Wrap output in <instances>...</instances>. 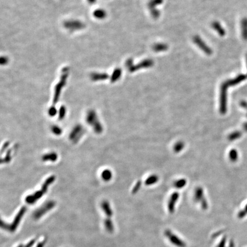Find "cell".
<instances>
[{"label":"cell","mask_w":247,"mask_h":247,"mask_svg":"<svg viewBox=\"0 0 247 247\" xmlns=\"http://www.w3.org/2000/svg\"><path fill=\"white\" fill-rule=\"evenodd\" d=\"M167 47L164 45H158L156 46H154L153 47V49L154 51H161L164 49H166Z\"/></svg>","instance_id":"22"},{"label":"cell","mask_w":247,"mask_h":247,"mask_svg":"<svg viewBox=\"0 0 247 247\" xmlns=\"http://www.w3.org/2000/svg\"><path fill=\"white\" fill-rule=\"evenodd\" d=\"M152 64H153V61L152 60H146V61H144L142 62H141V64H140L138 66L132 67L133 69L131 70V71H134L136 69H137V68L151 67V65H152Z\"/></svg>","instance_id":"10"},{"label":"cell","mask_w":247,"mask_h":247,"mask_svg":"<svg viewBox=\"0 0 247 247\" xmlns=\"http://www.w3.org/2000/svg\"><path fill=\"white\" fill-rule=\"evenodd\" d=\"M242 35L244 39L247 40V18H244L241 21Z\"/></svg>","instance_id":"11"},{"label":"cell","mask_w":247,"mask_h":247,"mask_svg":"<svg viewBox=\"0 0 247 247\" xmlns=\"http://www.w3.org/2000/svg\"><path fill=\"white\" fill-rule=\"evenodd\" d=\"M213 26L220 35H225V30L222 28L220 24H219L218 23H214L213 24Z\"/></svg>","instance_id":"14"},{"label":"cell","mask_w":247,"mask_h":247,"mask_svg":"<svg viewBox=\"0 0 247 247\" xmlns=\"http://www.w3.org/2000/svg\"><path fill=\"white\" fill-rule=\"evenodd\" d=\"M158 180H159V178L156 175H152V176L149 177L145 181V184L147 185H152V184H154L155 183H156L158 181Z\"/></svg>","instance_id":"15"},{"label":"cell","mask_w":247,"mask_h":247,"mask_svg":"<svg viewBox=\"0 0 247 247\" xmlns=\"http://www.w3.org/2000/svg\"><path fill=\"white\" fill-rule=\"evenodd\" d=\"M194 41L195 42V43L196 44H197L199 45V47L202 49L203 50L204 52H205L206 53L210 54L212 52L211 50L207 46V45H205V44L203 42V41L202 40H201L200 37H199L198 36H196L194 38Z\"/></svg>","instance_id":"7"},{"label":"cell","mask_w":247,"mask_h":247,"mask_svg":"<svg viewBox=\"0 0 247 247\" xmlns=\"http://www.w3.org/2000/svg\"><path fill=\"white\" fill-rule=\"evenodd\" d=\"M244 128H245V130H247V124H246L244 125Z\"/></svg>","instance_id":"29"},{"label":"cell","mask_w":247,"mask_h":247,"mask_svg":"<svg viewBox=\"0 0 247 247\" xmlns=\"http://www.w3.org/2000/svg\"><path fill=\"white\" fill-rule=\"evenodd\" d=\"M65 115V108L64 106H62L60 109L59 113V119L61 120L64 117Z\"/></svg>","instance_id":"23"},{"label":"cell","mask_w":247,"mask_h":247,"mask_svg":"<svg viewBox=\"0 0 247 247\" xmlns=\"http://www.w3.org/2000/svg\"><path fill=\"white\" fill-rule=\"evenodd\" d=\"M17 247H25V246H23V245H20L19 246H18Z\"/></svg>","instance_id":"30"},{"label":"cell","mask_w":247,"mask_h":247,"mask_svg":"<svg viewBox=\"0 0 247 247\" xmlns=\"http://www.w3.org/2000/svg\"><path fill=\"white\" fill-rule=\"evenodd\" d=\"M102 177L104 180L105 181H109L110 180L112 177V173L109 170H105L102 173Z\"/></svg>","instance_id":"16"},{"label":"cell","mask_w":247,"mask_h":247,"mask_svg":"<svg viewBox=\"0 0 247 247\" xmlns=\"http://www.w3.org/2000/svg\"><path fill=\"white\" fill-rule=\"evenodd\" d=\"M45 241H42V242H41L40 243H39V244L37 245V247H44V244H45Z\"/></svg>","instance_id":"28"},{"label":"cell","mask_w":247,"mask_h":247,"mask_svg":"<svg viewBox=\"0 0 247 247\" xmlns=\"http://www.w3.org/2000/svg\"><path fill=\"white\" fill-rule=\"evenodd\" d=\"M86 122L91 126H92L94 131L97 133H100L103 131V127L99 122L97 115L93 110H91L86 116Z\"/></svg>","instance_id":"3"},{"label":"cell","mask_w":247,"mask_h":247,"mask_svg":"<svg viewBox=\"0 0 247 247\" xmlns=\"http://www.w3.org/2000/svg\"><path fill=\"white\" fill-rule=\"evenodd\" d=\"M186 184V181L184 179H181L180 180L177 181L175 183L174 186L177 188H181L185 186Z\"/></svg>","instance_id":"18"},{"label":"cell","mask_w":247,"mask_h":247,"mask_svg":"<svg viewBox=\"0 0 247 247\" xmlns=\"http://www.w3.org/2000/svg\"><path fill=\"white\" fill-rule=\"evenodd\" d=\"M49 114L51 116H53L56 115V108L54 106L53 107H52L51 108H50V109L49 110Z\"/></svg>","instance_id":"27"},{"label":"cell","mask_w":247,"mask_h":247,"mask_svg":"<svg viewBox=\"0 0 247 247\" xmlns=\"http://www.w3.org/2000/svg\"><path fill=\"white\" fill-rule=\"evenodd\" d=\"M104 225L106 231L109 232H112L113 231V225L110 218H106L104 221Z\"/></svg>","instance_id":"13"},{"label":"cell","mask_w":247,"mask_h":247,"mask_svg":"<svg viewBox=\"0 0 247 247\" xmlns=\"http://www.w3.org/2000/svg\"><path fill=\"white\" fill-rule=\"evenodd\" d=\"M54 180L55 177L53 176L49 177L43 184L42 188L41 190L36 192L35 193L29 195L26 197V202L29 204H33L35 203L36 201L40 199L47 192L48 186L51 184L54 181Z\"/></svg>","instance_id":"1"},{"label":"cell","mask_w":247,"mask_h":247,"mask_svg":"<svg viewBox=\"0 0 247 247\" xmlns=\"http://www.w3.org/2000/svg\"><path fill=\"white\" fill-rule=\"evenodd\" d=\"M203 197V192H202V189L201 188H198L196 189V193H195V198L196 200L197 201H199V200H202V198ZM201 201V202H202Z\"/></svg>","instance_id":"17"},{"label":"cell","mask_w":247,"mask_h":247,"mask_svg":"<svg viewBox=\"0 0 247 247\" xmlns=\"http://www.w3.org/2000/svg\"><path fill=\"white\" fill-rule=\"evenodd\" d=\"M247 78V76L244 74H240L239 75L238 77H237L236 79H234V80H228L226 82L224 83V86H225V87L228 88L229 86H232V85H235L236 84H237L238 83H239L243 80H244L246 79Z\"/></svg>","instance_id":"6"},{"label":"cell","mask_w":247,"mask_h":247,"mask_svg":"<svg viewBox=\"0 0 247 247\" xmlns=\"http://www.w3.org/2000/svg\"><path fill=\"white\" fill-rule=\"evenodd\" d=\"M52 130H53V132L57 135H59L61 133V130L57 126H54L52 128Z\"/></svg>","instance_id":"26"},{"label":"cell","mask_w":247,"mask_h":247,"mask_svg":"<svg viewBox=\"0 0 247 247\" xmlns=\"http://www.w3.org/2000/svg\"><path fill=\"white\" fill-rule=\"evenodd\" d=\"M229 157L232 161H235L236 160H237V157H238L237 152H236V150L232 149V150L231 151V152L229 153Z\"/></svg>","instance_id":"20"},{"label":"cell","mask_w":247,"mask_h":247,"mask_svg":"<svg viewBox=\"0 0 247 247\" xmlns=\"http://www.w3.org/2000/svg\"><path fill=\"white\" fill-rule=\"evenodd\" d=\"M241 136V133L239 132H236L234 133H232V134H231L229 136V139L230 140H235L236 139L239 138L240 136Z\"/></svg>","instance_id":"21"},{"label":"cell","mask_w":247,"mask_h":247,"mask_svg":"<svg viewBox=\"0 0 247 247\" xmlns=\"http://www.w3.org/2000/svg\"><path fill=\"white\" fill-rule=\"evenodd\" d=\"M26 211V209L25 207H23V208H21V209L20 210L19 212L16 216L13 222L11 224L5 223L3 222L2 220H1V228L6 230V231H9L11 232H14L16 230L17 226H18L22 218L23 217Z\"/></svg>","instance_id":"2"},{"label":"cell","mask_w":247,"mask_h":247,"mask_svg":"<svg viewBox=\"0 0 247 247\" xmlns=\"http://www.w3.org/2000/svg\"><path fill=\"white\" fill-rule=\"evenodd\" d=\"M56 203L53 201H49L44 205H43L41 207H40L38 209L36 210V211L34 213V217L35 219H38L42 216L44 214L47 212L52 209L55 205Z\"/></svg>","instance_id":"4"},{"label":"cell","mask_w":247,"mask_h":247,"mask_svg":"<svg viewBox=\"0 0 247 247\" xmlns=\"http://www.w3.org/2000/svg\"><path fill=\"white\" fill-rule=\"evenodd\" d=\"M121 74V71L119 69H117L115 71V72H114V74L112 76V81H116L118 79V77H120Z\"/></svg>","instance_id":"24"},{"label":"cell","mask_w":247,"mask_h":247,"mask_svg":"<svg viewBox=\"0 0 247 247\" xmlns=\"http://www.w3.org/2000/svg\"><path fill=\"white\" fill-rule=\"evenodd\" d=\"M178 197V194L177 193H175L174 194L172 195V196L171 197V199L170 201L169 202V205H168L169 209L171 212L173 211V208H174L175 203L176 202Z\"/></svg>","instance_id":"9"},{"label":"cell","mask_w":247,"mask_h":247,"mask_svg":"<svg viewBox=\"0 0 247 247\" xmlns=\"http://www.w3.org/2000/svg\"><path fill=\"white\" fill-rule=\"evenodd\" d=\"M84 131L81 126L77 125L74 129L73 130L70 134V139L72 141L76 142L80 140L81 137L83 135Z\"/></svg>","instance_id":"5"},{"label":"cell","mask_w":247,"mask_h":247,"mask_svg":"<svg viewBox=\"0 0 247 247\" xmlns=\"http://www.w3.org/2000/svg\"><path fill=\"white\" fill-rule=\"evenodd\" d=\"M57 159V155L56 153H49L42 157L43 161H54Z\"/></svg>","instance_id":"12"},{"label":"cell","mask_w":247,"mask_h":247,"mask_svg":"<svg viewBox=\"0 0 247 247\" xmlns=\"http://www.w3.org/2000/svg\"><path fill=\"white\" fill-rule=\"evenodd\" d=\"M101 207L104 212H105V213L107 216V218H110L111 216H112L113 213H112V211L111 209V208L109 205V202L107 201H104L102 202Z\"/></svg>","instance_id":"8"},{"label":"cell","mask_w":247,"mask_h":247,"mask_svg":"<svg viewBox=\"0 0 247 247\" xmlns=\"http://www.w3.org/2000/svg\"><path fill=\"white\" fill-rule=\"evenodd\" d=\"M184 144L183 142H178L175 145L174 150L176 152H179L180 151H181L184 148Z\"/></svg>","instance_id":"19"},{"label":"cell","mask_w":247,"mask_h":247,"mask_svg":"<svg viewBox=\"0 0 247 247\" xmlns=\"http://www.w3.org/2000/svg\"><path fill=\"white\" fill-rule=\"evenodd\" d=\"M140 187H141V182L139 181H138L136 183V185L134 187V188H133V190H132V193H136L139 190Z\"/></svg>","instance_id":"25"}]
</instances>
